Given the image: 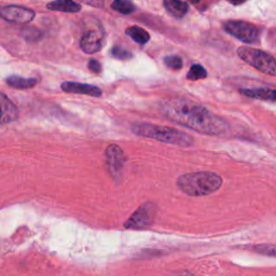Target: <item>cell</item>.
<instances>
[{
	"label": "cell",
	"instance_id": "cell-12",
	"mask_svg": "<svg viewBox=\"0 0 276 276\" xmlns=\"http://www.w3.org/2000/svg\"><path fill=\"white\" fill-rule=\"evenodd\" d=\"M240 92H241V94L245 95L246 97H249V99L266 101V102H271V103L275 102V97H276L275 90H273V88H266V87L241 88Z\"/></svg>",
	"mask_w": 276,
	"mask_h": 276
},
{
	"label": "cell",
	"instance_id": "cell-27",
	"mask_svg": "<svg viewBox=\"0 0 276 276\" xmlns=\"http://www.w3.org/2000/svg\"><path fill=\"white\" fill-rule=\"evenodd\" d=\"M0 8H2V7H0Z\"/></svg>",
	"mask_w": 276,
	"mask_h": 276
},
{
	"label": "cell",
	"instance_id": "cell-10",
	"mask_svg": "<svg viewBox=\"0 0 276 276\" xmlns=\"http://www.w3.org/2000/svg\"><path fill=\"white\" fill-rule=\"evenodd\" d=\"M61 87L64 92L71 94H81L92 97H100L103 94L102 90L99 86L80 82H71V81H67V82L62 83Z\"/></svg>",
	"mask_w": 276,
	"mask_h": 276
},
{
	"label": "cell",
	"instance_id": "cell-26",
	"mask_svg": "<svg viewBox=\"0 0 276 276\" xmlns=\"http://www.w3.org/2000/svg\"><path fill=\"white\" fill-rule=\"evenodd\" d=\"M189 2L192 3V4H198V3L201 2V0H189Z\"/></svg>",
	"mask_w": 276,
	"mask_h": 276
},
{
	"label": "cell",
	"instance_id": "cell-22",
	"mask_svg": "<svg viewBox=\"0 0 276 276\" xmlns=\"http://www.w3.org/2000/svg\"><path fill=\"white\" fill-rule=\"evenodd\" d=\"M88 68L91 69V71L95 72V74H100L102 71V65L99 61L90 60V62H88Z\"/></svg>",
	"mask_w": 276,
	"mask_h": 276
},
{
	"label": "cell",
	"instance_id": "cell-6",
	"mask_svg": "<svg viewBox=\"0 0 276 276\" xmlns=\"http://www.w3.org/2000/svg\"><path fill=\"white\" fill-rule=\"evenodd\" d=\"M223 29L245 43L256 42L259 35L258 28L254 24L245 21H228L224 23Z\"/></svg>",
	"mask_w": 276,
	"mask_h": 276
},
{
	"label": "cell",
	"instance_id": "cell-16",
	"mask_svg": "<svg viewBox=\"0 0 276 276\" xmlns=\"http://www.w3.org/2000/svg\"><path fill=\"white\" fill-rule=\"evenodd\" d=\"M125 34L132 38L135 42L140 44H146L150 40V35L147 30L140 26H131L125 30Z\"/></svg>",
	"mask_w": 276,
	"mask_h": 276
},
{
	"label": "cell",
	"instance_id": "cell-23",
	"mask_svg": "<svg viewBox=\"0 0 276 276\" xmlns=\"http://www.w3.org/2000/svg\"><path fill=\"white\" fill-rule=\"evenodd\" d=\"M81 3L86 4L88 6L96 7V8H103L104 7V0H80Z\"/></svg>",
	"mask_w": 276,
	"mask_h": 276
},
{
	"label": "cell",
	"instance_id": "cell-7",
	"mask_svg": "<svg viewBox=\"0 0 276 276\" xmlns=\"http://www.w3.org/2000/svg\"><path fill=\"white\" fill-rule=\"evenodd\" d=\"M106 162L110 175L118 179L123 173L126 156L123 149L116 144L109 145L106 149Z\"/></svg>",
	"mask_w": 276,
	"mask_h": 276
},
{
	"label": "cell",
	"instance_id": "cell-2",
	"mask_svg": "<svg viewBox=\"0 0 276 276\" xmlns=\"http://www.w3.org/2000/svg\"><path fill=\"white\" fill-rule=\"evenodd\" d=\"M177 186L190 197H204L220 189L222 178L213 172H194L178 177Z\"/></svg>",
	"mask_w": 276,
	"mask_h": 276
},
{
	"label": "cell",
	"instance_id": "cell-8",
	"mask_svg": "<svg viewBox=\"0 0 276 276\" xmlns=\"http://www.w3.org/2000/svg\"><path fill=\"white\" fill-rule=\"evenodd\" d=\"M35 11L25 7L10 5L0 8V19L14 24H27L35 18Z\"/></svg>",
	"mask_w": 276,
	"mask_h": 276
},
{
	"label": "cell",
	"instance_id": "cell-11",
	"mask_svg": "<svg viewBox=\"0 0 276 276\" xmlns=\"http://www.w3.org/2000/svg\"><path fill=\"white\" fill-rule=\"evenodd\" d=\"M19 117V110L5 93L0 92V124H8Z\"/></svg>",
	"mask_w": 276,
	"mask_h": 276
},
{
	"label": "cell",
	"instance_id": "cell-17",
	"mask_svg": "<svg viewBox=\"0 0 276 276\" xmlns=\"http://www.w3.org/2000/svg\"><path fill=\"white\" fill-rule=\"evenodd\" d=\"M111 9L121 14H131L136 10V7L131 0H113Z\"/></svg>",
	"mask_w": 276,
	"mask_h": 276
},
{
	"label": "cell",
	"instance_id": "cell-4",
	"mask_svg": "<svg viewBox=\"0 0 276 276\" xmlns=\"http://www.w3.org/2000/svg\"><path fill=\"white\" fill-rule=\"evenodd\" d=\"M238 55L250 66L263 72V74L272 77L276 76V62L274 56L271 54L258 50V49L241 47L238 49Z\"/></svg>",
	"mask_w": 276,
	"mask_h": 276
},
{
	"label": "cell",
	"instance_id": "cell-15",
	"mask_svg": "<svg viewBox=\"0 0 276 276\" xmlns=\"http://www.w3.org/2000/svg\"><path fill=\"white\" fill-rule=\"evenodd\" d=\"M7 84L18 90H27V88H32L37 83L38 80L34 78H23L20 76H10L6 80Z\"/></svg>",
	"mask_w": 276,
	"mask_h": 276
},
{
	"label": "cell",
	"instance_id": "cell-9",
	"mask_svg": "<svg viewBox=\"0 0 276 276\" xmlns=\"http://www.w3.org/2000/svg\"><path fill=\"white\" fill-rule=\"evenodd\" d=\"M80 48L87 54H94L103 48V34L96 30H88L80 40Z\"/></svg>",
	"mask_w": 276,
	"mask_h": 276
},
{
	"label": "cell",
	"instance_id": "cell-14",
	"mask_svg": "<svg viewBox=\"0 0 276 276\" xmlns=\"http://www.w3.org/2000/svg\"><path fill=\"white\" fill-rule=\"evenodd\" d=\"M163 5L167 12L177 19L183 18L189 10V6L185 0H163Z\"/></svg>",
	"mask_w": 276,
	"mask_h": 276
},
{
	"label": "cell",
	"instance_id": "cell-25",
	"mask_svg": "<svg viewBox=\"0 0 276 276\" xmlns=\"http://www.w3.org/2000/svg\"><path fill=\"white\" fill-rule=\"evenodd\" d=\"M180 276H194V275L191 274V273H189V272H185V273H181Z\"/></svg>",
	"mask_w": 276,
	"mask_h": 276
},
{
	"label": "cell",
	"instance_id": "cell-24",
	"mask_svg": "<svg viewBox=\"0 0 276 276\" xmlns=\"http://www.w3.org/2000/svg\"><path fill=\"white\" fill-rule=\"evenodd\" d=\"M228 2L233 6H240L242 4H245L247 0H228Z\"/></svg>",
	"mask_w": 276,
	"mask_h": 276
},
{
	"label": "cell",
	"instance_id": "cell-1",
	"mask_svg": "<svg viewBox=\"0 0 276 276\" xmlns=\"http://www.w3.org/2000/svg\"><path fill=\"white\" fill-rule=\"evenodd\" d=\"M161 112L172 122L203 135L222 136L229 124L202 105L186 99H170L161 104Z\"/></svg>",
	"mask_w": 276,
	"mask_h": 276
},
{
	"label": "cell",
	"instance_id": "cell-21",
	"mask_svg": "<svg viewBox=\"0 0 276 276\" xmlns=\"http://www.w3.org/2000/svg\"><path fill=\"white\" fill-rule=\"evenodd\" d=\"M111 55L115 59L120 60V61H127V60L133 58L131 52L125 50V49H123V48H120V47H113L111 49Z\"/></svg>",
	"mask_w": 276,
	"mask_h": 276
},
{
	"label": "cell",
	"instance_id": "cell-19",
	"mask_svg": "<svg viewBox=\"0 0 276 276\" xmlns=\"http://www.w3.org/2000/svg\"><path fill=\"white\" fill-rule=\"evenodd\" d=\"M251 250L255 251V253L259 255H263L267 257H275V246L273 244H260V245H256Z\"/></svg>",
	"mask_w": 276,
	"mask_h": 276
},
{
	"label": "cell",
	"instance_id": "cell-18",
	"mask_svg": "<svg viewBox=\"0 0 276 276\" xmlns=\"http://www.w3.org/2000/svg\"><path fill=\"white\" fill-rule=\"evenodd\" d=\"M206 77H207V71L200 64L192 65V67L188 71V74H187V79L191 81L202 80V79H205Z\"/></svg>",
	"mask_w": 276,
	"mask_h": 276
},
{
	"label": "cell",
	"instance_id": "cell-3",
	"mask_svg": "<svg viewBox=\"0 0 276 276\" xmlns=\"http://www.w3.org/2000/svg\"><path fill=\"white\" fill-rule=\"evenodd\" d=\"M132 131L137 136L151 138V140L175 145L178 147H190L194 143L192 136L174 127L160 126L150 123H138L133 125Z\"/></svg>",
	"mask_w": 276,
	"mask_h": 276
},
{
	"label": "cell",
	"instance_id": "cell-5",
	"mask_svg": "<svg viewBox=\"0 0 276 276\" xmlns=\"http://www.w3.org/2000/svg\"><path fill=\"white\" fill-rule=\"evenodd\" d=\"M157 216V205L152 202L143 204L136 212L129 217L124 226L131 230H146L153 224Z\"/></svg>",
	"mask_w": 276,
	"mask_h": 276
},
{
	"label": "cell",
	"instance_id": "cell-13",
	"mask_svg": "<svg viewBox=\"0 0 276 276\" xmlns=\"http://www.w3.org/2000/svg\"><path fill=\"white\" fill-rule=\"evenodd\" d=\"M47 9L66 13H77L81 10V6L75 0H54L47 5Z\"/></svg>",
	"mask_w": 276,
	"mask_h": 276
},
{
	"label": "cell",
	"instance_id": "cell-20",
	"mask_svg": "<svg viewBox=\"0 0 276 276\" xmlns=\"http://www.w3.org/2000/svg\"><path fill=\"white\" fill-rule=\"evenodd\" d=\"M164 64L166 65V66L170 69H175V70H178V69H181L182 67V59L180 58V56L178 55H168V56H165L164 58Z\"/></svg>",
	"mask_w": 276,
	"mask_h": 276
}]
</instances>
